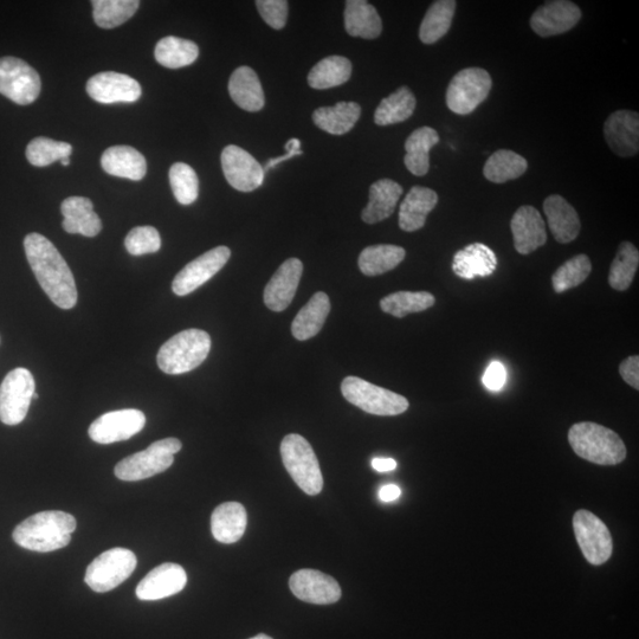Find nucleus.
I'll use <instances>...</instances> for the list:
<instances>
[{"label":"nucleus","mask_w":639,"mask_h":639,"mask_svg":"<svg viewBox=\"0 0 639 639\" xmlns=\"http://www.w3.org/2000/svg\"><path fill=\"white\" fill-rule=\"evenodd\" d=\"M25 255L38 283L57 307L71 309L79 294L73 273L47 237L32 232L24 240Z\"/></svg>","instance_id":"1"},{"label":"nucleus","mask_w":639,"mask_h":639,"mask_svg":"<svg viewBox=\"0 0 639 639\" xmlns=\"http://www.w3.org/2000/svg\"><path fill=\"white\" fill-rule=\"evenodd\" d=\"M76 526V520L71 514L60 511L41 512L21 522L12 537L25 550L48 553L68 546Z\"/></svg>","instance_id":"2"},{"label":"nucleus","mask_w":639,"mask_h":639,"mask_svg":"<svg viewBox=\"0 0 639 639\" xmlns=\"http://www.w3.org/2000/svg\"><path fill=\"white\" fill-rule=\"evenodd\" d=\"M568 442L577 456L598 466H617L626 458L622 438L597 423L574 424L568 431Z\"/></svg>","instance_id":"3"},{"label":"nucleus","mask_w":639,"mask_h":639,"mask_svg":"<svg viewBox=\"0 0 639 639\" xmlns=\"http://www.w3.org/2000/svg\"><path fill=\"white\" fill-rule=\"evenodd\" d=\"M211 350L209 333L186 329L161 346L157 361L161 371L171 376L191 372L202 365Z\"/></svg>","instance_id":"4"},{"label":"nucleus","mask_w":639,"mask_h":639,"mask_svg":"<svg viewBox=\"0 0 639 639\" xmlns=\"http://www.w3.org/2000/svg\"><path fill=\"white\" fill-rule=\"evenodd\" d=\"M281 456L284 467L298 484L302 492L307 495H318L324 488L318 457L312 445L298 434H290L283 438Z\"/></svg>","instance_id":"5"},{"label":"nucleus","mask_w":639,"mask_h":639,"mask_svg":"<svg viewBox=\"0 0 639 639\" xmlns=\"http://www.w3.org/2000/svg\"><path fill=\"white\" fill-rule=\"evenodd\" d=\"M177 438L154 442L144 451L128 456L115 467V476L121 481L135 482L164 473L174 462V455L182 450Z\"/></svg>","instance_id":"6"},{"label":"nucleus","mask_w":639,"mask_h":639,"mask_svg":"<svg viewBox=\"0 0 639 639\" xmlns=\"http://www.w3.org/2000/svg\"><path fill=\"white\" fill-rule=\"evenodd\" d=\"M341 392L347 402L374 416L402 415L410 406L409 400L398 393L358 377L345 378Z\"/></svg>","instance_id":"7"},{"label":"nucleus","mask_w":639,"mask_h":639,"mask_svg":"<svg viewBox=\"0 0 639 639\" xmlns=\"http://www.w3.org/2000/svg\"><path fill=\"white\" fill-rule=\"evenodd\" d=\"M138 559L127 548L116 547L95 558L87 568L85 582L95 592L106 593L132 576Z\"/></svg>","instance_id":"8"},{"label":"nucleus","mask_w":639,"mask_h":639,"mask_svg":"<svg viewBox=\"0 0 639 639\" xmlns=\"http://www.w3.org/2000/svg\"><path fill=\"white\" fill-rule=\"evenodd\" d=\"M493 81L487 70L467 68L453 77L447 90V105L451 112L458 115L473 113L486 101Z\"/></svg>","instance_id":"9"},{"label":"nucleus","mask_w":639,"mask_h":639,"mask_svg":"<svg viewBox=\"0 0 639 639\" xmlns=\"http://www.w3.org/2000/svg\"><path fill=\"white\" fill-rule=\"evenodd\" d=\"M35 379L27 369L11 371L0 385V421L5 425H18L27 418L35 395Z\"/></svg>","instance_id":"10"},{"label":"nucleus","mask_w":639,"mask_h":639,"mask_svg":"<svg viewBox=\"0 0 639 639\" xmlns=\"http://www.w3.org/2000/svg\"><path fill=\"white\" fill-rule=\"evenodd\" d=\"M41 87L40 75L27 62L17 57L0 58V94L28 106L40 96Z\"/></svg>","instance_id":"11"},{"label":"nucleus","mask_w":639,"mask_h":639,"mask_svg":"<svg viewBox=\"0 0 639 639\" xmlns=\"http://www.w3.org/2000/svg\"><path fill=\"white\" fill-rule=\"evenodd\" d=\"M573 529L584 557L599 566L611 558L613 551L609 528L595 514L580 509L573 516Z\"/></svg>","instance_id":"12"},{"label":"nucleus","mask_w":639,"mask_h":639,"mask_svg":"<svg viewBox=\"0 0 639 639\" xmlns=\"http://www.w3.org/2000/svg\"><path fill=\"white\" fill-rule=\"evenodd\" d=\"M144 412L126 409L107 412L90 425L89 437L95 443L113 444L127 441L145 428Z\"/></svg>","instance_id":"13"},{"label":"nucleus","mask_w":639,"mask_h":639,"mask_svg":"<svg viewBox=\"0 0 639 639\" xmlns=\"http://www.w3.org/2000/svg\"><path fill=\"white\" fill-rule=\"evenodd\" d=\"M231 250L228 247H217L190 262L174 277L173 293L178 296L189 295L204 283L212 279L228 263Z\"/></svg>","instance_id":"14"},{"label":"nucleus","mask_w":639,"mask_h":639,"mask_svg":"<svg viewBox=\"0 0 639 639\" xmlns=\"http://www.w3.org/2000/svg\"><path fill=\"white\" fill-rule=\"evenodd\" d=\"M222 169L228 183L241 192H253L258 189L263 184L266 173L250 153L235 145L224 148Z\"/></svg>","instance_id":"15"},{"label":"nucleus","mask_w":639,"mask_h":639,"mask_svg":"<svg viewBox=\"0 0 639 639\" xmlns=\"http://www.w3.org/2000/svg\"><path fill=\"white\" fill-rule=\"evenodd\" d=\"M290 590L302 602L328 605L339 602L341 589L337 580L315 570H300L289 579Z\"/></svg>","instance_id":"16"},{"label":"nucleus","mask_w":639,"mask_h":639,"mask_svg":"<svg viewBox=\"0 0 639 639\" xmlns=\"http://www.w3.org/2000/svg\"><path fill=\"white\" fill-rule=\"evenodd\" d=\"M582 18V10L578 5L567 0L547 2L534 12L531 28L540 37L563 35L570 31Z\"/></svg>","instance_id":"17"},{"label":"nucleus","mask_w":639,"mask_h":639,"mask_svg":"<svg viewBox=\"0 0 639 639\" xmlns=\"http://www.w3.org/2000/svg\"><path fill=\"white\" fill-rule=\"evenodd\" d=\"M87 93L93 100L111 105V103L138 101L142 92L139 82L131 76L115 73V71H105L88 81Z\"/></svg>","instance_id":"18"},{"label":"nucleus","mask_w":639,"mask_h":639,"mask_svg":"<svg viewBox=\"0 0 639 639\" xmlns=\"http://www.w3.org/2000/svg\"><path fill=\"white\" fill-rule=\"evenodd\" d=\"M302 273L303 264L298 258H289L282 263L264 289V303L270 311H286L299 288Z\"/></svg>","instance_id":"19"},{"label":"nucleus","mask_w":639,"mask_h":639,"mask_svg":"<svg viewBox=\"0 0 639 639\" xmlns=\"http://www.w3.org/2000/svg\"><path fill=\"white\" fill-rule=\"evenodd\" d=\"M605 140L618 157H634L639 151V115L631 111H617L604 125Z\"/></svg>","instance_id":"20"},{"label":"nucleus","mask_w":639,"mask_h":639,"mask_svg":"<svg viewBox=\"0 0 639 639\" xmlns=\"http://www.w3.org/2000/svg\"><path fill=\"white\" fill-rule=\"evenodd\" d=\"M187 574L177 564L160 565L141 580L137 586V597L140 600H160L177 595L185 589Z\"/></svg>","instance_id":"21"},{"label":"nucleus","mask_w":639,"mask_h":639,"mask_svg":"<svg viewBox=\"0 0 639 639\" xmlns=\"http://www.w3.org/2000/svg\"><path fill=\"white\" fill-rule=\"evenodd\" d=\"M514 247L520 255H529L547 242L546 224L540 212L524 205L514 213L511 221Z\"/></svg>","instance_id":"22"},{"label":"nucleus","mask_w":639,"mask_h":639,"mask_svg":"<svg viewBox=\"0 0 639 639\" xmlns=\"http://www.w3.org/2000/svg\"><path fill=\"white\" fill-rule=\"evenodd\" d=\"M64 217L63 229L68 234L85 237L98 236L102 230L101 219L94 211L92 200L86 197H69L61 205Z\"/></svg>","instance_id":"23"},{"label":"nucleus","mask_w":639,"mask_h":639,"mask_svg":"<svg viewBox=\"0 0 639 639\" xmlns=\"http://www.w3.org/2000/svg\"><path fill=\"white\" fill-rule=\"evenodd\" d=\"M544 212L555 241L567 244L576 240L582 224L578 212L564 197L553 195L546 198Z\"/></svg>","instance_id":"24"},{"label":"nucleus","mask_w":639,"mask_h":639,"mask_svg":"<svg viewBox=\"0 0 639 639\" xmlns=\"http://www.w3.org/2000/svg\"><path fill=\"white\" fill-rule=\"evenodd\" d=\"M438 195L429 187L413 186L399 210V228L406 232L421 230L429 213L436 208Z\"/></svg>","instance_id":"25"},{"label":"nucleus","mask_w":639,"mask_h":639,"mask_svg":"<svg viewBox=\"0 0 639 639\" xmlns=\"http://www.w3.org/2000/svg\"><path fill=\"white\" fill-rule=\"evenodd\" d=\"M497 258L492 249L483 243L469 244L457 251L453 260V271L463 280H474L475 277H487L494 274Z\"/></svg>","instance_id":"26"},{"label":"nucleus","mask_w":639,"mask_h":639,"mask_svg":"<svg viewBox=\"0 0 639 639\" xmlns=\"http://www.w3.org/2000/svg\"><path fill=\"white\" fill-rule=\"evenodd\" d=\"M248 515L238 502H225L213 511L211 531L213 538L222 544H235L240 541L247 529Z\"/></svg>","instance_id":"27"},{"label":"nucleus","mask_w":639,"mask_h":639,"mask_svg":"<svg viewBox=\"0 0 639 639\" xmlns=\"http://www.w3.org/2000/svg\"><path fill=\"white\" fill-rule=\"evenodd\" d=\"M102 169L114 177L138 182L146 176L147 163L142 154L131 146H113L103 153Z\"/></svg>","instance_id":"28"},{"label":"nucleus","mask_w":639,"mask_h":639,"mask_svg":"<svg viewBox=\"0 0 639 639\" xmlns=\"http://www.w3.org/2000/svg\"><path fill=\"white\" fill-rule=\"evenodd\" d=\"M229 94L232 101L247 112H260L266 105L261 81L249 67H240L232 73Z\"/></svg>","instance_id":"29"},{"label":"nucleus","mask_w":639,"mask_h":639,"mask_svg":"<svg viewBox=\"0 0 639 639\" xmlns=\"http://www.w3.org/2000/svg\"><path fill=\"white\" fill-rule=\"evenodd\" d=\"M403 195V187L391 179H380L370 187V200L361 213L367 224H377L391 217L398 200Z\"/></svg>","instance_id":"30"},{"label":"nucleus","mask_w":639,"mask_h":639,"mask_svg":"<svg viewBox=\"0 0 639 639\" xmlns=\"http://www.w3.org/2000/svg\"><path fill=\"white\" fill-rule=\"evenodd\" d=\"M345 29L352 37L374 40L383 31V22L378 11L365 0H350L346 2Z\"/></svg>","instance_id":"31"},{"label":"nucleus","mask_w":639,"mask_h":639,"mask_svg":"<svg viewBox=\"0 0 639 639\" xmlns=\"http://www.w3.org/2000/svg\"><path fill=\"white\" fill-rule=\"evenodd\" d=\"M440 142V135L431 127H421L412 132L405 142L404 164L413 176L423 177L430 170L429 153Z\"/></svg>","instance_id":"32"},{"label":"nucleus","mask_w":639,"mask_h":639,"mask_svg":"<svg viewBox=\"0 0 639 639\" xmlns=\"http://www.w3.org/2000/svg\"><path fill=\"white\" fill-rule=\"evenodd\" d=\"M331 312V301L326 293H316L301 309L293 321L292 333L295 339L306 341L318 335Z\"/></svg>","instance_id":"33"},{"label":"nucleus","mask_w":639,"mask_h":639,"mask_svg":"<svg viewBox=\"0 0 639 639\" xmlns=\"http://www.w3.org/2000/svg\"><path fill=\"white\" fill-rule=\"evenodd\" d=\"M361 107L357 102L342 101L333 107H322L313 113V121L322 131L333 135H344L357 124Z\"/></svg>","instance_id":"34"},{"label":"nucleus","mask_w":639,"mask_h":639,"mask_svg":"<svg viewBox=\"0 0 639 639\" xmlns=\"http://www.w3.org/2000/svg\"><path fill=\"white\" fill-rule=\"evenodd\" d=\"M405 256V249L398 245H372L361 251L358 264L364 275L379 276L397 268Z\"/></svg>","instance_id":"35"},{"label":"nucleus","mask_w":639,"mask_h":639,"mask_svg":"<svg viewBox=\"0 0 639 639\" xmlns=\"http://www.w3.org/2000/svg\"><path fill=\"white\" fill-rule=\"evenodd\" d=\"M352 63L348 58L334 55L315 64L308 75V85L325 90L344 85L351 79Z\"/></svg>","instance_id":"36"},{"label":"nucleus","mask_w":639,"mask_h":639,"mask_svg":"<svg viewBox=\"0 0 639 639\" xmlns=\"http://www.w3.org/2000/svg\"><path fill=\"white\" fill-rule=\"evenodd\" d=\"M416 105L417 101L411 89L400 87L389 98L380 102L376 113H374V122L382 127L400 124V122L411 118Z\"/></svg>","instance_id":"37"},{"label":"nucleus","mask_w":639,"mask_h":639,"mask_svg":"<svg viewBox=\"0 0 639 639\" xmlns=\"http://www.w3.org/2000/svg\"><path fill=\"white\" fill-rule=\"evenodd\" d=\"M456 6L454 0H438L430 6L419 29V38L424 44H434L448 34Z\"/></svg>","instance_id":"38"},{"label":"nucleus","mask_w":639,"mask_h":639,"mask_svg":"<svg viewBox=\"0 0 639 639\" xmlns=\"http://www.w3.org/2000/svg\"><path fill=\"white\" fill-rule=\"evenodd\" d=\"M528 169L527 160L509 150L496 151L484 165L483 174L489 182L503 184L524 176Z\"/></svg>","instance_id":"39"},{"label":"nucleus","mask_w":639,"mask_h":639,"mask_svg":"<svg viewBox=\"0 0 639 639\" xmlns=\"http://www.w3.org/2000/svg\"><path fill=\"white\" fill-rule=\"evenodd\" d=\"M156 60L169 69L191 66L197 61L199 48L196 43L183 38L169 36L159 41L156 47Z\"/></svg>","instance_id":"40"},{"label":"nucleus","mask_w":639,"mask_h":639,"mask_svg":"<svg viewBox=\"0 0 639 639\" xmlns=\"http://www.w3.org/2000/svg\"><path fill=\"white\" fill-rule=\"evenodd\" d=\"M639 266V251L634 244L623 242L619 245L615 260L610 268L609 283L617 292L628 290L635 279Z\"/></svg>","instance_id":"41"},{"label":"nucleus","mask_w":639,"mask_h":639,"mask_svg":"<svg viewBox=\"0 0 639 639\" xmlns=\"http://www.w3.org/2000/svg\"><path fill=\"white\" fill-rule=\"evenodd\" d=\"M435 296L428 292H398L380 301V308L386 314L403 319L413 313H421L435 305Z\"/></svg>","instance_id":"42"},{"label":"nucleus","mask_w":639,"mask_h":639,"mask_svg":"<svg viewBox=\"0 0 639 639\" xmlns=\"http://www.w3.org/2000/svg\"><path fill=\"white\" fill-rule=\"evenodd\" d=\"M93 15L96 25L113 29L132 18L139 9L137 0H94Z\"/></svg>","instance_id":"43"},{"label":"nucleus","mask_w":639,"mask_h":639,"mask_svg":"<svg viewBox=\"0 0 639 639\" xmlns=\"http://www.w3.org/2000/svg\"><path fill=\"white\" fill-rule=\"evenodd\" d=\"M592 271L590 258L586 255H577L566 261L552 277L555 293L561 294L567 290L576 288L587 280Z\"/></svg>","instance_id":"44"},{"label":"nucleus","mask_w":639,"mask_h":639,"mask_svg":"<svg viewBox=\"0 0 639 639\" xmlns=\"http://www.w3.org/2000/svg\"><path fill=\"white\" fill-rule=\"evenodd\" d=\"M71 152L73 147L68 142L40 137L32 140L28 145L27 158L31 165L45 167L57 160L69 158Z\"/></svg>","instance_id":"45"},{"label":"nucleus","mask_w":639,"mask_h":639,"mask_svg":"<svg viewBox=\"0 0 639 639\" xmlns=\"http://www.w3.org/2000/svg\"><path fill=\"white\" fill-rule=\"evenodd\" d=\"M170 184L173 195L179 204L191 205L196 202L199 193V180L197 173L191 166L184 163L172 165Z\"/></svg>","instance_id":"46"},{"label":"nucleus","mask_w":639,"mask_h":639,"mask_svg":"<svg viewBox=\"0 0 639 639\" xmlns=\"http://www.w3.org/2000/svg\"><path fill=\"white\" fill-rule=\"evenodd\" d=\"M125 247L133 256L157 253L161 248L159 232L153 227L134 228L128 232Z\"/></svg>","instance_id":"47"},{"label":"nucleus","mask_w":639,"mask_h":639,"mask_svg":"<svg viewBox=\"0 0 639 639\" xmlns=\"http://www.w3.org/2000/svg\"><path fill=\"white\" fill-rule=\"evenodd\" d=\"M256 6L269 27L275 30L286 27L289 9L286 0H257Z\"/></svg>","instance_id":"48"},{"label":"nucleus","mask_w":639,"mask_h":639,"mask_svg":"<svg viewBox=\"0 0 639 639\" xmlns=\"http://www.w3.org/2000/svg\"><path fill=\"white\" fill-rule=\"evenodd\" d=\"M506 379L507 372L505 366L499 363V361H494V363L488 366L486 372H484L482 382L488 390L500 391L502 387L505 386Z\"/></svg>","instance_id":"49"},{"label":"nucleus","mask_w":639,"mask_h":639,"mask_svg":"<svg viewBox=\"0 0 639 639\" xmlns=\"http://www.w3.org/2000/svg\"><path fill=\"white\" fill-rule=\"evenodd\" d=\"M619 373H621V377L624 382L631 387H634L635 390H639V357L638 355H632L628 359L622 361L621 366H619Z\"/></svg>","instance_id":"50"},{"label":"nucleus","mask_w":639,"mask_h":639,"mask_svg":"<svg viewBox=\"0 0 639 639\" xmlns=\"http://www.w3.org/2000/svg\"><path fill=\"white\" fill-rule=\"evenodd\" d=\"M402 490L396 484H387L379 490V499L383 502H392L399 499Z\"/></svg>","instance_id":"51"},{"label":"nucleus","mask_w":639,"mask_h":639,"mask_svg":"<svg viewBox=\"0 0 639 639\" xmlns=\"http://www.w3.org/2000/svg\"><path fill=\"white\" fill-rule=\"evenodd\" d=\"M372 468L378 473H389L397 468V462L392 458H374Z\"/></svg>","instance_id":"52"},{"label":"nucleus","mask_w":639,"mask_h":639,"mask_svg":"<svg viewBox=\"0 0 639 639\" xmlns=\"http://www.w3.org/2000/svg\"><path fill=\"white\" fill-rule=\"evenodd\" d=\"M300 154H302V151L299 152H292V153H287L286 156L283 157H279V158H275V159H271L268 161L266 167H264V172L273 169V167L279 165L280 163H283V161H286L290 158L296 157V156H300Z\"/></svg>","instance_id":"53"},{"label":"nucleus","mask_w":639,"mask_h":639,"mask_svg":"<svg viewBox=\"0 0 639 639\" xmlns=\"http://www.w3.org/2000/svg\"><path fill=\"white\" fill-rule=\"evenodd\" d=\"M301 141L299 139H290L286 144V151L288 153L301 151Z\"/></svg>","instance_id":"54"},{"label":"nucleus","mask_w":639,"mask_h":639,"mask_svg":"<svg viewBox=\"0 0 639 639\" xmlns=\"http://www.w3.org/2000/svg\"><path fill=\"white\" fill-rule=\"evenodd\" d=\"M250 639H273V638H271V637H269L267 635H264V634H260V635H257L255 637H253V638H250Z\"/></svg>","instance_id":"55"},{"label":"nucleus","mask_w":639,"mask_h":639,"mask_svg":"<svg viewBox=\"0 0 639 639\" xmlns=\"http://www.w3.org/2000/svg\"><path fill=\"white\" fill-rule=\"evenodd\" d=\"M69 164H70V159L69 158L62 160V165L63 166H68Z\"/></svg>","instance_id":"56"},{"label":"nucleus","mask_w":639,"mask_h":639,"mask_svg":"<svg viewBox=\"0 0 639 639\" xmlns=\"http://www.w3.org/2000/svg\"><path fill=\"white\" fill-rule=\"evenodd\" d=\"M32 399H35V400L38 399L37 393H35L34 398H32Z\"/></svg>","instance_id":"57"}]
</instances>
